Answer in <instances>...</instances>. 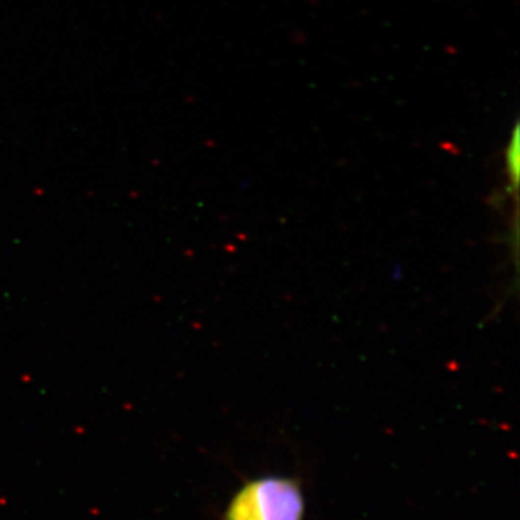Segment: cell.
<instances>
[{"instance_id":"obj_1","label":"cell","mask_w":520,"mask_h":520,"mask_svg":"<svg viewBox=\"0 0 520 520\" xmlns=\"http://www.w3.org/2000/svg\"><path fill=\"white\" fill-rule=\"evenodd\" d=\"M304 512L298 484L281 477L260 478L234 495L226 520H301Z\"/></svg>"},{"instance_id":"obj_2","label":"cell","mask_w":520,"mask_h":520,"mask_svg":"<svg viewBox=\"0 0 520 520\" xmlns=\"http://www.w3.org/2000/svg\"><path fill=\"white\" fill-rule=\"evenodd\" d=\"M507 168L509 174L513 178V183L516 185L518 182V171H519V137H518V129L513 133V139L509 145L507 149Z\"/></svg>"}]
</instances>
